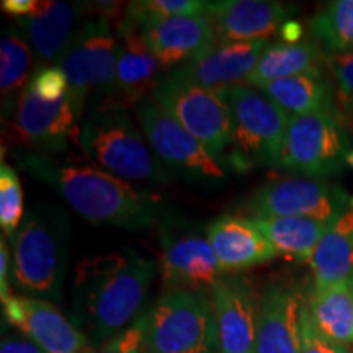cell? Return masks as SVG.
Returning a JSON list of instances; mask_svg holds the SVG:
<instances>
[{
	"instance_id": "1",
	"label": "cell",
	"mask_w": 353,
	"mask_h": 353,
	"mask_svg": "<svg viewBox=\"0 0 353 353\" xmlns=\"http://www.w3.org/2000/svg\"><path fill=\"white\" fill-rule=\"evenodd\" d=\"M13 159L92 224L144 231L156 226L164 214L159 198L138 192L97 165L26 149H15Z\"/></svg>"
},
{
	"instance_id": "2",
	"label": "cell",
	"mask_w": 353,
	"mask_h": 353,
	"mask_svg": "<svg viewBox=\"0 0 353 353\" xmlns=\"http://www.w3.org/2000/svg\"><path fill=\"white\" fill-rule=\"evenodd\" d=\"M159 265L136 250L82 260L74 273V322L92 347L130 329L141 316Z\"/></svg>"
},
{
	"instance_id": "3",
	"label": "cell",
	"mask_w": 353,
	"mask_h": 353,
	"mask_svg": "<svg viewBox=\"0 0 353 353\" xmlns=\"http://www.w3.org/2000/svg\"><path fill=\"white\" fill-rule=\"evenodd\" d=\"M70 223L61 206L38 201L26 210L12 245V283L23 296L59 301L68 273Z\"/></svg>"
},
{
	"instance_id": "4",
	"label": "cell",
	"mask_w": 353,
	"mask_h": 353,
	"mask_svg": "<svg viewBox=\"0 0 353 353\" xmlns=\"http://www.w3.org/2000/svg\"><path fill=\"white\" fill-rule=\"evenodd\" d=\"M77 141L97 167L123 182H170L128 107L118 101L92 105L81 123Z\"/></svg>"
},
{
	"instance_id": "5",
	"label": "cell",
	"mask_w": 353,
	"mask_h": 353,
	"mask_svg": "<svg viewBox=\"0 0 353 353\" xmlns=\"http://www.w3.org/2000/svg\"><path fill=\"white\" fill-rule=\"evenodd\" d=\"M231 143L228 169L244 174L260 167L280 169L290 114L252 85H234L224 90Z\"/></svg>"
},
{
	"instance_id": "6",
	"label": "cell",
	"mask_w": 353,
	"mask_h": 353,
	"mask_svg": "<svg viewBox=\"0 0 353 353\" xmlns=\"http://www.w3.org/2000/svg\"><path fill=\"white\" fill-rule=\"evenodd\" d=\"M144 353H219L210 291H165L148 311Z\"/></svg>"
},
{
	"instance_id": "7",
	"label": "cell",
	"mask_w": 353,
	"mask_h": 353,
	"mask_svg": "<svg viewBox=\"0 0 353 353\" xmlns=\"http://www.w3.org/2000/svg\"><path fill=\"white\" fill-rule=\"evenodd\" d=\"M112 25L103 17L87 13L76 39L57 63L68 79V97L82 114L88 97L92 105L114 101L118 39Z\"/></svg>"
},
{
	"instance_id": "8",
	"label": "cell",
	"mask_w": 353,
	"mask_h": 353,
	"mask_svg": "<svg viewBox=\"0 0 353 353\" xmlns=\"http://www.w3.org/2000/svg\"><path fill=\"white\" fill-rule=\"evenodd\" d=\"M134 113L152 154L170 176L203 187H218L228 179L226 167L152 99L136 105Z\"/></svg>"
},
{
	"instance_id": "9",
	"label": "cell",
	"mask_w": 353,
	"mask_h": 353,
	"mask_svg": "<svg viewBox=\"0 0 353 353\" xmlns=\"http://www.w3.org/2000/svg\"><path fill=\"white\" fill-rule=\"evenodd\" d=\"M162 285L165 291H210L226 273L216 259L206 226L176 214L159 219Z\"/></svg>"
},
{
	"instance_id": "10",
	"label": "cell",
	"mask_w": 353,
	"mask_h": 353,
	"mask_svg": "<svg viewBox=\"0 0 353 353\" xmlns=\"http://www.w3.org/2000/svg\"><path fill=\"white\" fill-rule=\"evenodd\" d=\"M152 100L228 169L231 120L224 90H211L195 83L175 81L164 74Z\"/></svg>"
},
{
	"instance_id": "11",
	"label": "cell",
	"mask_w": 353,
	"mask_h": 353,
	"mask_svg": "<svg viewBox=\"0 0 353 353\" xmlns=\"http://www.w3.org/2000/svg\"><path fill=\"white\" fill-rule=\"evenodd\" d=\"M350 138L334 113L290 117L280 169L303 176L334 175L347 165Z\"/></svg>"
},
{
	"instance_id": "12",
	"label": "cell",
	"mask_w": 353,
	"mask_h": 353,
	"mask_svg": "<svg viewBox=\"0 0 353 353\" xmlns=\"http://www.w3.org/2000/svg\"><path fill=\"white\" fill-rule=\"evenodd\" d=\"M345 190L314 176H281L259 187L247 200L252 219L312 218L332 223L348 208Z\"/></svg>"
},
{
	"instance_id": "13",
	"label": "cell",
	"mask_w": 353,
	"mask_h": 353,
	"mask_svg": "<svg viewBox=\"0 0 353 353\" xmlns=\"http://www.w3.org/2000/svg\"><path fill=\"white\" fill-rule=\"evenodd\" d=\"M83 114L68 95L57 101L39 99L28 87L8 117V132L19 144L17 149L64 154L70 138H77Z\"/></svg>"
},
{
	"instance_id": "14",
	"label": "cell",
	"mask_w": 353,
	"mask_h": 353,
	"mask_svg": "<svg viewBox=\"0 0 353 353\" xmlns=\"http://www.w3.org/2000/svg\"><path fill=\"white\" fill-rule=\"evenodd\" d=\"M219 353H255L260 296L247 276L224 275L210 290Z\"/></svg>"
},
{
	"instance_id": "15",
	"label": "cell",
	"mask_w": 353,
	"mask_h": 353,
	"mask_svg": "<svg viewBox=\"0 0 353 353\" xmlns=\"http://www.w3.org/2000/svg\"><path fill=\"white\" fill-rule=\"evenodd\" d=\"M2 306L3 319L44 353H82L90 345L76 322L68 319L51 301L10 296L2 301Z\"/></svg>"
},
{
	"instance_id": "16",
	"label": "cell",
	"mask_w": 353,
	"mask_h": 353,
	"mask_svg": "<svg viewBox=\"0 0 353 353\" xmlns=\"http://www.w3.org/2000/svg\"><path fill=\"white\" fill-rule=\"evenodd\" d=\"M268 41H216L187 63L167 70L165 76L195 85L226 90L249 81Z\"/></svg>"
},
{
	"instance_id": "17",
	"label": "cell",
	"mask_w": 353,
	"mask_h": 353,
	"mask_svg": "<svg viewBox=\"0 0 353 353\" xmlns=\"http://www.w3.org/2000/svg\"><path fill=\"white\" fill-rule=\"evenodd\" d=\"M293 8L272 0H218L208 2L206 17L216 41H267L291 21Z\"/></svg>"
},
{
	"instance_id": "18",
	"label": "cell",
	"mask_w": 353,
	"mask_h": 353,
	"mask_svg": "<svg viewBox=\"0 0 353 353\" xmlns=\"http://www.w3.org/2000/svg\"><path fill=\"white\" fill-rule=\"evenodd\" d=\"M87 19L82 2H38L32 15L15 20L28 39L37 68L57 65Z\"/></svg>"
},
{
	"instance_id": "19",
	"label": "cell",
	"mask_w": 353,
	"mask_h": 353,
	"mask_svg": "<svg viewBox=\"0 0 353 353\" xmlns=\"http://www.w3.org/2000/svg\"><path fill=\"white\" fill-rule=\"evenodd\" d=\"M117 94L114 101L125 107H136L141 101L152 99L164 74L161 63L148 44L141 30L123 17L117 25Z\"/></svg>"
},
{
	"instance_id": "20",
	"label": "cell",
	"mask_w": 353,
	"mask_h": 353,
	"mask_svg": "<svg viewBox=\"0 0 353 353\" xmlns=\"http://www.w3.org/2000/svg\"><path fill=\"white\" fill-rule=\"evenodd\" d=\"M213 252L226 275L270 262L278 252L257 223L241 216H219L206 226Z\"/></svg>"
},
{
	"instance_id": "21",
	"label": "cell",
	"mask_w": 353,
	"mask_h": 353,
	"mask_svg": "<svg viewBox=\"0 0 353 353\" xmlns=\"http://www.w3.org/2000/svg\"><path fill=\"white\" fill-rule=\"evenodd\" d=\"M301 298L281 283L260 294L255 353H301Z\"/></svg>"
},
{
	"instance_id": "22",
	"label": "cell",
	"mask_w": 353,
	"mask_h": 353,
	"mask_svg": "<svg viewBox=\"0 0 353 353\" xmlns=\"http://www.w3.org/2000/svg\"><path fill=\"white\" fill-rule=\"evenodd\" d=\"M141 34L164 70L187 63L216 43L213 25L206 13L156 21L141 28Z\"/></svg>"
},
{
	"instance_id": "23",
	"label": "cell",
	"mask_w": 353,
	"mask_h": 353,
	"mask_svg": "<svg viewBox=\"0 0 353 353\" xmlns=\"http://www.w3.org/2000/svg\"><path fill=\"white\" fill-rule=\"evenodd\" d=\"M314 286H327L353 276V198L348 208L330 223L309 260Z\"/></svg>"
},
{
	"instance_id": "24",
	"label": "cell",
	"mask_w": 353,
	"mask_h": 353,
	"mask_svg": "<svg viewBox=\"0 0 353 353\" xmlns=\"http://www.w3.org/2000/svg\"><path fill=\"white\" fill-rule=\"evenodd\" d=\"M327 56L319 44L303 39L299 43L275 41L268 43L260 54V59L250 74L247 85L255 88L280 79L299 76V74L321 70V64Z\"/></svg>"
},
{
	"instance_id": "25",
	"label": "cell",
	"mask_w": 353,
	"mask_h": 353,
	"mask_svg": "<svg viewBox=\"0 0 353 353\" xmlns=\"http://www.w3.org/2000/svg\"><path fill=\"white\" fill-rule=\"evenodd\" d=\"M290 117L309 113H334V88L322 70L280 79L259 87Z\"/></svg>"
},
{
	"instance_id": "26",
	"label": "cell",
	"mask_w": 353,
	"mask_h": 353,
	"mask_svg": "<svg viewBox=\"0 0 353 353\" xmlns=\"http://www.w3.org/2000/svg\"><path fill=\"white\" fill-rule=\"evenodd\" d=\"M307 309L314 325L330 341L353 345V276L327 286H312Z\"/></svg>"
},
{
	"instance_id": "27",
	"label": "cell",
	"mask_w": 353,
	"mask_h": 353,
	"mask_svg": "<svg viewBox=\"0 0 353 353\" xmlns=\"http://www.w3.org/2000/svg\"><path fill=\"white\" fill-rule=\"evenodd\" d=\"M34 54L28 39L15 23L8 25L0 41V94L3 117H10L32 79Z\"/></svg>"
},
{
	"instance_id": "28",
	"label": "cell",
	"mask_w": 353,
	"mask_h": 353,
	"mask_svg": "<svg viewBox=\"0 0 353 353\" xmlns=\"http://www.w3.org/2000/svg\"><path fill=\"white\" fill-rule=\"evenodd\" d=\"M278 255L309 262L330 223L312 218L254 219Z\"/></svg>"
},
{
	"instance_id": "29",
	"label": "cell",
	"mask_w": 353,
	"mask_h": 353,
	"mask_svg": "<svg viewBox=\"0 0 353 353\" xmlns=\"http://www.w3.org/2000/svg\"><path fill=\"white\" fill-rule=\"evenodd\" d=\"M309 32L327 56L353 52V0H334L309 20Z\"/></svg>"
},
{
	"instance_id": "30",
	"label": "cell",
	"mask_w": 353,
	"mask_h": 353,
	"mask_svg": "<svg viewBox=\"0 0 353 353\" xmlns=\"http://www.w3.org/2000/svg\"><path fill=\"white\" fill-rule=\"evenodd\" d=\"M206 8L208 2L201 0H134L128 3L123 17L141 30L174 17L205 15Z\"/></svg>"
},
{
	"instance_id": "31",
	"label": "cell",
	"mask_w": 353,
	"mask_h": 353,
	"mask_svg": "<svg viewBox=\"0 0 353 353\" xmlns=\"http://www.w3.org/2000/svg\"><path fill=\"white\" fill-rule=\"evenodd\" d=\"M23 190L15 169L2 162L0 165V228L10 242L25 218Z\"/></svg>"
},
{
	"instance_id": "32",
	"label": "cell",
	"mask_w": 353,
	"mask_h": 353,
	"mask_svg": "<svg viewBox=\"0 0 353 353\" xmlns=\"http://www.w3.org/2000/svg\"><path fill=\"white\" fill-rule=\"evenodd\" d=\"M26 87L34 95L46 101H57L68 95V79L57 65L34 69Z\"/></svg>"
},
{
	"instance_id": "33",
	"label": "cell",
	"mask_w": 353,
	"mask_h": 353,
	"mask_svg": "<svg viewBox=\"0 0 353 353\" xmlns=\"http://www.w3.org/2000/svg\"><path fill=\"white\" fill-rule=\"evenodd\" d=\"M145 329H148V311L125 332L113 337L103 345L87 348L82 353H144Z\"/></svg>"
},
{
	"instance_id": "34",
	"label": "cell",
	"mask_w": 353,
	"mask_h": 353,
	"mask_svg": "<svg viewBox=\"0 0 353 353\" xmlns=\"http://www.w3.org/2000/svg\"><path fill=\"white\" fill-rule=\"evenodd\" d=\"M301 353H350V347L330 341L316 327L306 303L301 307Z\"/></svg>"
},
{
	"instance_id": "35",
	"label": "cell",
	"mask_w": 353,
	"mask_h": 353,
	"mask_svg": "<svg viewBox=\"0 0 353 353\" xmlns=\"http://www.w3.org/2000/svg\"><path fill=\"white\" fill-rule=\"evenodd\" d=\"M325 63L335 79V90L342 105L353 112V52L327 56Z\"/></svg>"
},
{
	"instance_id": "36",
	"label": "cell",
	"mask_w": 353,
	"mask_h": 353,
	"mask_svg": "<svg viewBox=\"0 0 353 353\" xmlns=\"http://www.w3.org/2000/svg\"><path fill=\"white\" fill-rule=\"evenodd\" d=\"M8 241L2 236L0 239V296L2 301H6L10 296H13L10 291L12 283V254L10 247H8Z\"/></svg>"
},
{
	"instance_id": "37",
	"label": "cell",
	"mask_w": 353,
	"mask_h": 353,
	"mask_svg": "<svg viewBox=\"0 0 353 353\" xmlns=\"http://www.w3.org/2000/svg\"><path fill=\"white\" fill-rule=\"evenodd\" d=\"M0 353H44L37 343L20 335H6L2 339Z\"/></svg>"
},
{
	"instance_id": "38",
	"label": "cell",
	"mask_w": 353,
	"mask_h": 353,
	"mask_svg": "<svg viewBox=\"0 0 353 353\" xmlns=\"http://www.w3.org/2000/svg\"><path fill=\"white\" fill-rule=\"evenodd\" d=\"M2 10L7 13V15L13 17L15 20L23 19V17L32 15V13L37 10L38 0H3L0 3Z\"/></svg>"
},
{
	"instance_id": "39",
	"label": "cell",
	"mask_w": 353,
	"mask_h": 353,
	"mask_svg": "<svg viewBox=\"0 0 353 353\" xmlns=\"http://www.w3.org/2000/svg\"><path fill=\"white\" fill-rule=\"evenodd\" d=\"M281 41L285 43H299L301 41L303 28L296 20H291L281 28Z\"/></svg>"
},
{
	"instance_id": "40",
	"label": "cell",
	"mask_w": 353,
	"mask_h": 353,
	"mask_svg": "<svg viewBox=\"0 0 353 353\" xmlns=\"http://www.w3.org/2000/svg\"><path fill=\"white\" fill-rule=\"evenodd\" d=\"M347 165L353 167V149H352L350 154H348V157H347Z\"/></svg>"
}]
</instances>
